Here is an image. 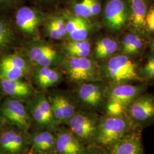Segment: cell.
<instances>
[{"label":"cell","instance_id":"cell-29","mask_svg":"<svg viewBox=\"0 0 154 154\" xmlns=\"http://www.w3.org/2000/svg\"><path fill=\"white\" fill-rule=\"evenodd\" d=\"M49 102L51 105V111L54 119L57 121H63V113L61 106L57 98V96L51 97L49 98Z\"/></svg>","mask_w":154,"mask_h":154},{"label":"cell","instance_id":"cell-32","mask_svg":"<svg viewBox=\"0 0 154 154\" xmlns=\"http://www.w3.org/2000/svg\"><path fill=\"white\" fill-rule=\"evenodd\" d=\"M52 22H53L55 27L60 32L63 37H65L67 35L66 29V22L65 20L62 17H55L51 19Z\"/></svg>","mask_w":154,"mask_h":154},{"label":"cell","instance_id":"cell-5","mask_svg":"<svg viewBox=\"0 0 154 154\" xmlns=\"http://www.w3.org/2000/svg\"><path fill=\"white\" fill-rule=\"evenodd\" d=\"M26 53L30 60L39 66L58 65L63 61V54L55 46L45 42H36L29 46Z\"/></svg>","mask_w":154,"mask_h":154},{"label":"cell","instance_id":"cell-30","mask_svg":"<svg viewBox=\"0 0 154 154\" xmlns=\"http://www.w3.org/2000/svg\"><path fill=\"white\" fill-rule=\"evenodd\" d=\"M85 20V18H83L77 16L70 17L66 22L67 34L70 35L72 33H73Z\"/></svg>","mask_w":154,"mask_h":154},{"label":"cell","instance_id":"cell-27","mask_svg":"<svg viewBox=\"0 0 154 154\" xmlns=\"http://www.w3.org/2000/svg\"><path fill=\"white\" fill-rule=\"evenodd\" d=\"M26 72L20 69L2 68L0 69V78L11 80L21 79L25 76Z\"/></svg>","mask_w":154,"mask_h":154},{"label":"cell","instance_id":"cell-3","mask_svg":"<svg viewBox=\"0 0 154 154\" xmlns=\"http://www.w3.org/2000/svg\"><path fill=\"white\" fill-rule=\"evenodd\" d=\"M126 113L137 127H142L154 123V97L140 95L128 106Z\"/></svg>","mask_w":154,"mask_h":154},{"label":"cell","instance_id":"cell-2","mask_svg":"<svg viewBox=\"0 0 154 154\" xmlns=\"http://www.w3.org/2000/svg\"><path fill=\"white\" fill-rule=\"evenodd\" d=\"M106 72L107 77L116 84L142 81L136 65L127 55H116L110 58L106 65Z\"/></svg>","mask_w":154,"mask_h":154},{"label":"cell","instance_id":"cell-34","mask_svg":"<svg viewBox=\"0 0 154 154\" xmlns=\"http://www.w3.org/2000/svg\"><path fill=\"white\" fill-rule=\"evenodd\" d=\"M88 2L93 16L98 15L101 11V6L98 0H88Z\"/></svg>","mask_w":154,"mask_h":154},{"label":"cell","instance_id":"cell-8","mask_svg":"<svg viewBox=\"0 0 154 154\" xmlns=\"http://www.w3.org/2000/svg\"><path fill=\"white\" fill-rule=\"evenodd\" d=\"M129 18V9L125 0H109L105 6L104 20L107 26L113 31L123 28Z\"/></svg>","mask_w":154,"mask_h":154},{"label":"cell","instance_id":"cell-12","mask_svg":"<svg viewBox=\"0 0 154 154\" xmlns=\"http://www.w3.org/2000/svg\"><path fill=\"white\" fill-rule=\"evenodd\" d=\"M30 109L33 119L39 125H49L54 119L49 101L44 95H38L33 100L30 105Z\"/></svg>","mask_w":154,"mask_h":154},{"label":"cell","instance_id":"cell-36","mask_svg":"<svg viewBox=\"0 0 154 154\" xmlns=\"http://www.w3.org/2000/svg\"><path fill=\"white\" fill-rule=\"evenodd\" d=\"M18 0H0V9H6L14 5Z\"/></svg>","mask_w":154,"mask_h":154},{"label":"cell","instance_id":"cell-35","mask_svg":"<svg viewBox=\"0 0 154 154\" xmlns=\"http://www.w3.org/2000/svg\"><path fill=\"white\" fill-rule=\"evenodd\" d=\"M146 24L149 29L154 32V8H151L147 12L146 18Z\"/></svg>","mask_w":154,"mask_h":154},{"label":"cell","instance_id":"cell-22","mask_svg":"<svg viewBox=\"0 0 154 154\" xmlns=\"http://www.w3.org/2000/svg\"><path fill=\"white\" fill-rule=\"evenodd\" d=\"M66 49L70 57H87L91 51L90 44L88 41H78L69 42L66 46Z\"/></svg>","mask_w":154,"mask_h":154},{"label":"cell","instance_id":"cell-15","mask_svg":"<svg viewBox=\"0 0 154 154\" xmlns=\"http://www.w3.org/2000/svg\"><path fill=\"white\" fill-rule=\"evenodd\" d=\"M78 96L84 104L90 107H97L103 100L102 88L93 83H85L78 89Z\"/></svg>","mask_w":154,"mask_h":154},{"label":"cell","instance_id":"cell-9","mask_svg":"<svg viewBox=\"0 0 154 154\" xmlns=\"http://www.w3.org/2000/svg\"><path fill=\"white\" fill-rule=\"evenodd\" d=\"M43 21V16L38 11L26 6L20 8L15 16L17 28L29 37L37 35L39 28Z\"/></svg>","mask_w":154,"mask_h":154},{"label":"cell","instance_id":"cell-28","mask_svg":"<svg viewBox=\"0 0 154 154\" xmlns=\"http://www.w3.org/2000/svg\"><path fill=\"white\" fill-rule=\"evenodd\" d=\"M74 11L77 16L87 19L93 16L88 0H82L80 2L77 3L74 6Z\"/></svg>","mask_w":154,"mask_h":154},{"label":"cell","instance_id":"cell-23","mask_svg":"<svg viewBox=\"0 0 154 154\" xmlns=\"http://www.w3.org/2000/svg\"><path fill=\"white\" fill-rule=\"evenodd\" d=\"M55 139L49 132L45 131L36 134L33 138L34 147L42 151H48L55 146Z\"/></svg>","mask_w":154,"mask_h":154},{"label":"cell","instance_id":"cell-40","mask_svg":"<svg viewBox=\"0 0 154 154\" xmlns=\"http://www.w3.org/2000/svg\"><path fill=\"white\" fill-rule=\"evenodd\" d=\"M46 1H53V0H46Z\"/></svg>","mask_w":154,"mask_h":154},{"label":"cell","instance_id":"cell-38","mask_svg":"<svg viewBox=\"0 0 154 154\" xmlns=\"http://www.w3.org/2000/svg\"><path fill=\"white\" fill-rule=\"evenodd\" d=\"M27 154H33V152H29V153H28Z\"/></svg>","mask_w":154,"mask_h":154},{"label":"cell","instance_id":"cell-10","mask_svg":"<svg viewBox=\"0 0 154 154\" xmlns=\"http://www.w3.org/2000/svg\"><path fill=\"white\" fill-rule=\"evenodd\" d=\"M144 90L143 86H134L127 83L116 84L109 94V103L120 106L126 112L128 106L140 95Z\"/></svg>","mask_w":154,"mask_h":154},{"label":"cell","instance_id":"cell-25","mask_svg":"<svg viewBox=\"0 0 154 154\" xmlns=\"http://www.w3.org/2000/svg\"><path fill=\"white\" fill-rule=\"evenodd\" d=\"M57 98L61 106L63 121H69L75 114L74 106L69 99L63 96L57 95Z\"/></svg>","mask_w":154,"mask_h":154},{"label":"cell","instance_id":"cell-11","mask_svg":"<svg viewBox=\"0 0 154 154\" xmlns=\"http://www.w3.org/2000/svg\"><path fill=\"white\" fill-rule=\"evenodd\" d=\"M109 148L108 154H143L140 132L135 128Z\"/></svg>","mask_w":154,"mask_h":154},{"label":"cell","instance_id":"cell-6","mask_svg":"<svg viewBox=\"0 0 154 154\" xmlns=\"http://www.w3.org/2000/svg\"><path fill=\"white\" fill-rule=\"evenodd\" d=\"M0 113L11 124L23 130L30 127V118L28 110L18 99H6L0 106Z\"/></svg>","mask_w":154,"mask_h":154},{"label":"cell","instance_id":"cell-7","mask_svg":"<svg viewBox=\"0 0 154 154\" xmlns=\"http://www.w3.org/2000/svg\"><path fill=\"white\" fill-rule=\"evenodd\" d=\"M68 121L72 132L78 138L84 140L96 139L99 122L95 116L87 113H75Z\"/></svg>","mask_w":154,"mask_h":154},{"label":"cell","instance_id":"cell-37","mask_svg":"<svg viewBox=\"0 0 154 154\" xmlns=\"http://www.w3.org/2000/svg\"><path fill=\"white\" fill-rule=\"evenodd\" d=\"M96 154V153H87V154Z\"/></svg>","mask_w":154,"mask_h":154},{"label":"cell","instance_id":"cell-24","mask_svg":"<svg viewBox=\"0 0 154 154\" xmlns=\"http://www.w3.org/2000/svg\"><path fill=\"white\" fill-rule=\"evenodd\" d=\"M142 41L138 35L129 34L123 38V53L128 55L136 54L142 48Z\"/></svg>","mask_w":154,"mask_h":154},{"label":"cell","instance_id":"cell-14","mask_svg":"<svg viewBox=\"0 0 154 154\" xmlns=\"http://www.w3.org/2000/svg\"><path fill=\"white\" fill-rule=\"evenodd\" d=\"M0 88L11 98H25L33 93L32 86L21 79L11 80L0 78Z\"/></svg>","mask_w":154,"mask_h":154},{"label":"cell","instance_id":"cell-13","mask_svg":"<svg viewBox=\"0 0 154 154\" xmlns=\"http://www.w3.org/2000/svg\"><path fill=\"white\" fill-rule=\"evenodd\" d=\"M128 21L132 28L139 32L146 26V18L147 14L146 0H128Z\"/></svg>","mask_w":154,"mask_h":154},{"label":"cell","instance_id":"cell-31","mask_svg":"<svg viewBox=\"0 0 154 154\" xmlns=\"http://www.w3.org/2000/svg\"><path fill=\"white\" fill-rule=\"evenodd\" d=\"M46 30L47 34L51 38L56 39V40H59L63 38L51 20H50L49 22L46 25Z\"/></svg>","mask_w":154,"mask_h":154},{"label":"cell","instance_id":"cell-4","mask_svg":"<svg viewBox=\"0 0 154 154\" xmlns=\"http://www.w3.org/2000/svg\"><path fill=\"white\" fill-rule=\"evenodd\" d=\"M65 67L68 77L75 82L93 81L98 77L97 66L87 57H70Z\"/></svg>","mask_w":154,"mask_h":154},{"label":"cell","instance_id":"cell-21","mask_svg":"<svg viewBox=\"0 0 154 154\" xmlns=\"http://www.w3.org/2000/svg\"><path fill=\"white\" fill-rule=\"evenodd\" d=\"M6 67L20 69L27 72L29 65L25 58L19 54H5L0 60V69Z\"/></svg>","mask_w":154,"mask_h":154},{"label":"cell","instance_id":"cell-1","mask_svg":"<svg viewBox=\"0 0 154 154\" xmlns=\"http://www.w3.org/2000/svg\"><path fill=\"white\" fill-rule=\"evenodd\" d=\"M126 112L108 114L99 122L96 140L100 145L110 147L136 128Z\"/></svg>","mask_w":154,"mask_h":154},{"label":"cell","instance_id":"cell-16","mask_svg":"<svg viewBox=\"0 0 154 154\" xmlns=\"http://www.w3.org/2000/svg\"><path fill=\"white\" fill-rule=\"evenodd\" d=\"M23 145V136L14 130H7L0 135V148L5 152L16 154L22 149Z\"/></svg>","mask_w":154,"mask_h":154},{"label":"cell","instance_id":"cell-26","mask_svg":"<svg viewBox=\"0 0 154 154\" xmlns=\"http://www.w3.org/2000/svg\"><path fill=\"white\" fill-rule=\"evenodd\" d=\"M90 29V25L85 19L82 23L77 28V29L69 36L72 41H78L85 40Z\"/></svg>","mask_w":154,"mask_h":154},{"label":"cell","instance_id":"cell-20","mask_svg":"<svg viewBox=\"0 0 154 154\" xmlns=\"http://www.w3.org/2000/svg\"><path fill=\"white\" fill-rule=\"evenodd\" d=\"M118 45L114 39L105 37L98 41L95 48V55L97 59H103L115 53Z\"/></svg>","mask_w":154,"mask_h":154},{"label":"cell","instance_id":"cell-19","mask_svg":"<svg viewBox=\"0 0 154 154\" xmlns=\"http://www.w3.org/2000/svg\"><path fill=\"white\" fill-rule=\"evenodd\" d=\"M15 42L16 37L11 24L7 19L0 17V56L5 55Z\"/></svg>","mask_w":154,"mask_h":154},{"label":"cell","instance_id":"cell-17","mask_svg":"<svg viewBox=\"0 0 154 154\" xmlns=\"http://www.w3.org/2000/svg\"><path fill=\"white\" fill-rule=\"evenodd\" d=\"M34 81L39 88H46L54 86L60 81V73L47 66H38L34 71Z\"/></svg>","mask_w":154,"mask_h":154},{"label":"cell","instance_id":"cell-33","mask_svg":"<svg viewBox=\"0 0 154 154\" xmlns=\"http://www.w3.org/2000/svg\"><path fill=\"white\" fill-rule=\"evenodd\" d=\"M143 74L147 78H154V56L144 67Z\"/></svg>","mask_w":154,"mask_h":154},{"label":"cell","instance_id":"cell-39","mask_svg":"<svg viewBox=\"0 0 154 154\" xmlns=\"http://www.w3.org/2000/svg\"><path fill=\"white\" fill-rule=\"evenodd\" d=\"M152 45H153V47H154V41H153V42H152Z\"/></svg>","mask_w":154,"mask_h":154},{"label":"cell","instance_id":"cell-18","mask_svg":"<svg viewBox=\"0 0 154 154\" xmlns=\"http://www.w3.org/2000/svg\"><path fill=\"white\" fill-rule=\"evenodd\" d=\"M55 148L61 154H80L81 147L79 142L71 132L60 133L55 139Z\"/></svg>","mask_w":154,"mask_h":154}]
</instances>
